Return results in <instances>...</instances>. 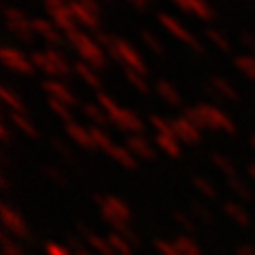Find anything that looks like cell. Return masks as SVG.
I'll use <instances>...</instances> for the list:
<instances>
[{
  "label": "cell",
  "mask_w": 255,
  "mask_h": 255,
  "mask_svg": "<svg viewBox=\"0 0 255 255\" xmlns=\"http://www.w3.org/2000/svg\"><path fill=\"white\" fill-rule=\"evenodd\" d=\"M185 117H189L198 128H215V130H226V132L234 130L230 117L226 113H221L217 107H211V105H200L196 109H189Z\"/></svg>",
  "instance_id": "cell-1"
},
{
  "label": "cell",
  "mask_w": 255,
  "mask_h": 255,
  "mask_svg": "<svg viewBox=\"0 0 255 255\" xmlns=\"http://www.w3.org/2000/svg\"><path fill=\"white\" fill-rule=\"evenodd\" d=\"M68 38H70V43H73L75 51L81 55V60L85 64L96 66V68H100L102 64H105V53H102L98 43L92 41L87 34H83V32H75V34H70Z\"/></svg>",
  "instance_id": "cell-2"
},
{
  "label": "cell",
  "mask_w": 255,
  "mask_h": 255,
  "mask_svg": "<svg viewBox=\"0 0 255 255\" xmlns=\"http://www.w3.org/2000/svg\"><path fill=\"white\" fill-rule=\"evenodd\" d=\"M32 64L36 68L49 73L51 77H60L68 73V62L62 58L58 51H45V53H34L32 55Z\"/></svg>",
  "instance_id": "cell-3"
},
{
  "label": "cell",
  "mask_w": 255,
  "mask_h": 255,
  "mask_svg": "<svg viewBox=\"0 0 255 255\" xmlns=\"http://www.w3.org/2000/svg\"><path fill=\"white\" fill-rule=\"evenodd\" d=\"M172 126V134L177 136V140H185V142H196L200 136V128H198L189 117H177L170 119Z\"/></svg>",
  "instance_id": "cell-4"
},
{
  "label": "cell",
  "mask_w": 255,
  "mask_h": 255,
  "mask_svg": "<svg viewBox=\"0 0 255 255\" xmlns=\"http://www.w3.org/2000/svg\"><path fill=\"white\" fill-rule=\"evenodd\" d=\"M6 26L15 36L21 38H30V32H34V26H32V21L26 19V15L15 11H6Z\"/></svg>",
  "instance_id": "cell-5"
},
{
  "label": "cell",
  "mask_w": 255,
  "mask_h": 255,
  "mask_svg": "<svg viewBox=\"0 0 255 255\" xmlns=\"http://www.w3.org/2000/svg\"><path fill=\"white\" fill-rule=\"evenodd\" d=\"M111 122H115V124L122 128V130H126V132H136V130H140V128H142V122L138 119V115H134L132 111L122 109V107H119L117 113L111 117Z\"/></svg>",
  "instance_id": "cell-6"
},
{
  "label": "cell",
  "mask_w": 255,
  "mask_h": 255,
  "mask_svg": "<svg viewBox=\"0 0 255 255\" xmlns=\"http://www.w3.org/2000/svg\"><path fill=\"white\" fill-rule=\"evenodd\" d=\"M159 21H162V26L170 32V34H174L179 38V41H183V43H189L191 47H198V43L194 41V36H189V32L181 26V23L177 21V19H172L170 15H159Z\"/></svg>",
  "instance_id": "cell-7"
},
{
  "label": "cell",
  "mask_w": 255,
  "mask_h": 255,
  "mask_svg": "<svg viewBox=\"0 0 255 255\" xmlns=\"http://www.w3.org/2000/svg\"><path fill=\"white\" fill-rule=\"evenodd\" d=\"M2 62H4V66L6 68H11V70H17V73H30V62L23 58V55L19 51H15V49H2Z\"/></svg>",
  "instance_id": "cell-8"
},
{
  "label": "cell",
  "mask_w": 255,
  "mask_h": 255,
  "mask_svg": "<svg viewBox=\"0 0 255 255\" xmlns=\"http://www.w3.org/2000/svg\"><path fill=\"white\" fill-rule=\"evenodd\" d=\"M45 92L49 94V98H53V100H60V102H64V105H75V96H73V92L68 90L64 83H58V81H47L45 83Z\"/></svg>",
  "instance_id": "cell-9"
},
{
  "label": "cell",
  "mask_w": 255,
  "mask_h": 255,
  "mask_svg": "<svg viewBox=\"0 0 255 255\" xmlns=\"http://www.w3.org/2000/svg\"><path fill=\"white\" fill-rule=\"evenodd\" d=\"M174 4H179L183 11H187L194 17H200V19L211 17V9L204 0H174Z\"/></svg>",
  "instance_id": "cell-10"
},
{
  "label": "cell",
  "mask_w": 255,
  "mask_h": 255,
  "mask_svg": "<svg viewBox=\"0 0 255 255\" xmlns=\"http://www.w3.org/2000/svg\"><path fill=\"white\" fill-rule=\"evenodd\" d=\"M34 26V34H41L47 41H53V43H60V28L51 21H45V19H34L32 21Z\"/></svg>",
  "instance_id": "cell-11"
},
{
  "label": "cell",
  "mask_w": 255,
  "mask_h": 255,
  "mask_svg": "<svg viewBox=\"0 0 255 255\" xmlns=\"http://www.w3.org/2000/svg\"><path fill=\"white\" fill-rule=\"evenodd\" d=\"M66 132H68V136H73L77 142H81V145H87V147H92V145H94V142H92V132H90V130H85L81 124L70 122V124L66 126Z\"/></svg>",
  "instance_id": "cell-12"
},
{
  "label": "cell",
  "mask_w": 255,
  "mask_h": 255,
  "mask_svg": "<svg viewBox=\"0 0 255 255\" xmlns=\"http://www.w3.org/2000/svg\"><path fill=\"white\" fill-rule=\"evenodd\" d=\"M157 94L162 96V98L168 102V105H179V92L174 90V87L170 83H166V81H159L157 83Z\"/></svg>",
  "instance_id": "cell-13"
},
{
  "label": "cell",
  "mask_w": 255,
  "mask_h": 255,
  "mask_svg": "<svg viewBox=\"0 0 255 255\" xmlns=\"http://www.w3.org/2000/svg\"><path fill=\"white\" fill-rule=\"evenodd\" d=\"M234 62H236V66L241 68V73L245 77L255 79V58H253V55H238Z\"/></svg>",
  "instance_id": "cell-14"
},
{
  "label": "cell",
  "mask_w": 255,
  "mask_h": 255,
  "mask_svg": "<svg viewBox=\"0 0 255 255\" xmlns=\"http://www.w3.org/2000/svg\"><path fill=\"white\" fill-rule=\"evenodd\" d=\"M77 73H79V77H81L83 81H87V85H90V87H98V85H100L98 77H96V73L92 70L90 64H85V62L77 64Z\"/></svg>",
  "instance_id": "cell-15"
},
{
  "label": "cell",
  "mask_w": 255,
  "mask_h": 255,
  "mask_svg": "<svg viewBox=\"0 0 255 255\" xmlns=\"http://www.w3.org/2000/svg\"><path fill=\"white\" fill-rule=\"evenodd\" d=\"M128 145H130V149L134 151V155H142V157H149L151 155V147L149 142L142 138V136H132L130 140H128Z\"/></svg>",
  "instance_id": "cell-16"
},
{
  "label": "cell",
  "mask_w": 255,
  "mask_h": 255,
  "mask_svg": "<svg viewBox=\"0 0 255 255\" xmlns=\"http://www.w3.org/2000/svg\"><path fill=\"white\" fill-rule=\"evenodd\" d=\"M92 142H96V145H100V147H105V149H113V145H111V140H109V136L105 132L100 130V128H92Z\"/></svg>",
  "instance_id": "cell-17"
},
{
  "label": "cell",
  "mask_w": 255,
  "mask_h": 255,
  "mask_svg": "<svg viewBox=\"0 0 255 255\" xmlns=\"http://www.w3.org/2000/svg\"><path fill=\"white\" fill-rule=\"evenodd\" d=\"M213 87L221 96H226V98H234V96H236V92L232 90V85H230L228 81H221V79H213Z\"/></svg>",
  "instance_id": "cell-18"
},
{
  "label": "cell",
  "mask_w": 255,
  "mask_h": 255,
  "mask_svg": "<svg viewBox=\"0 0 255 255\" xmlns=\"http://www.w3.org/2000/svg\"><path fill=\"white\" fill-rule=\"evenodd\" d=\"M83 111H85V115L90 117L92 122H96V124H100V122H105V119H109L107 113H105V111H102L100 107H85Z\"/></svg>",
  "instance_id": "cell-19"
},
{
  "label": "cell",
  "mask_w": 255,
  "mask_h": 255,
  "mask_svg": "<svg viewBox=\"0 0 255 255\" xmlns=\"http://www.w3.org/2000/svg\"><path fill=\"white\" fill-rule=\"evenodd\" d=\"M126 75H128V79H130V83H132L134 87H138L140 92L147 90L145 79H142V73H136V70H126Z\"/></svg>",
  "instance_id": "cell-20"
},
{
  "label": "cell",
  "mask_w": 255,
  "mask_h": 255,
  "mask_svg": "<svg viewBox=\"0 0 255 255\" xmlns=\"http://www.w3.org/2000/svg\"><path fill=\"white\" fill-rule=\"evenodd\" d=\"M0 94H2V100H4L9 107L17 109V111H21V109H23V107H21V100H19V98H15V96L11 94L9 87H2V92H0Z\"/></svg>",
  "instance_id": "cell-21"
},
{
  "label": "cell",
  "mask_w": 255,
  "mask_h": 255,
  "mask_svg": "<svg viewBox=\"0 0 255 255\" xmlns=\"http://www.w3.org/2000/svg\"><path fill=\"white\" fill-rule=\"evenodd\" d=\"M209 38H211V43L213 45H217L219 49H223V51H230V43H228V38L226 36H221L219 32H209Z\"/></svg>",
  "instance_id": "cell-22"
},
{
  "label": "cell",
  "mask_w": 255,
  "mask_h": 255,
  "mask_svg": "<svg viewBox=\"0 0 255 255\" xmlns=\"http://www.w3.org/2000/svg\"><path fill=\"white\" fill-rule=\"evenodd\" d=\"M111 151H113V155H115V157H117L122 164H126V166H132V164H134V159H132V155H134V153H128V151H124V149H117V147H113Z\"/></svg>",
  "instance_id": "cell-23"
},
{
  "label": "cell",
  "mask_w": 255,
  "mask_h": 255,
  "mask_svg": "<svg viewBox=\"0 0 255 255\" xmlns=\"http://www.w3.org/2000/svg\"><path fill=\"white\" fill-rule=\"evenodd\" d=\"M13 119H15V124H17L23 132H28V134H32V136H36V128H32V126L26 122V117H21V115H17V113H13Z\"/></svg>",
  "instance_id": "cell-24"
},
{
  "label": "cell",
  "mask_w": 255,
  "mask_h": 255,
  "mask_svg": "<svg viewBox=\"0 0 255 255\" xmlns=\"http://www.w3.org/2000/svg\"><path fill=\"white\" fill-rule=\"evenodd\" d=\"M130 2H132V4H138V6H142V4H147L149 0H130Z\"/></svg>",
  "instance_id": "cell-25"
}]
</instances>
